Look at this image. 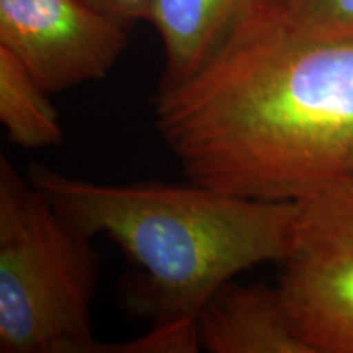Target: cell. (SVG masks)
I'll list each match as a JSON object with an SVG mask.
<instances>
[{"instance_id": "6da1fadb", "label": "cell", "mask_w": 353, "mask_h": 353, "mask_svg": "<svg viewBox=\"0 0 353 353\" xmlns=\"http://www.w3.org/2000/svg\"><path fill=\"white\" fill-rule=\"evenodd\" d=\"M156 126L193 183L299 201L353 169V37L262 13L193 77L159 90Z\"/></svg>"}, {"instance_id": "7a4b0ae2", "label": "cell", "mask_w": 353, "mask_h": 353, "mask_svg": "<svg viewBox=\"0 0 353 353\" xmlns=\"http://www.w3.org/2000/svg\"><path fill=\"white\" fill-rule=\"evenodd\" d=\"M28 179L79 231L114 242L138 268L132 306L154 325L196 321L211 294L290 252L299 203L193 183L107 185L34 164Z\"/></svg>"}, {"instance_id": "3957f363", "label": "cell", "mask_w": 353, "mask_h": 353, "mask_svg": "<svg viewBox=\"0 0 353 353\" xmlns=\"http://www.w3.org/2000/svg\"><path fill=\"white\" fill-rule=\"evenodd\" d=\"M90 241L0 154V353L100 352Z\"/></svg>"}, {"instance_id": "277c9868", "label": "cell", "mask_w": 353, "mask_h": 353, "mask_svg": "<svg viewBox=\"0 0 353 353\" xmlns=\"http://www.w3.org/2000/svg\"><path fill=\"white\" fill-rule=\"evenodd\" d=\"M298 203L276 288L312 353H353V174Z\"/></svg>"}, {"instance_id": "5b68a950", "label": "cell", "mask_w": 353, "mask_h": 353, "mask_svg": "<svg viewBox=\"0 0 353 353\" xmlns=\"http://www.w3.org/2000/svg\"><path fill=\"white\" fill-rule=\"evenodd\" d=\"M128 32L87 0H0V48L48 94L107 77Z\"/></svg>"}, {"instance_id": "8992f818", "label": "cell", "mask_w": 353, "mask_h": 353, "mask_svg": "<svg viewBox=\"0 0 353 353\" xmlns=\"http://www.w3.org/2000/svg\"><path fill=\"white\" fill-rule=\"evenodd\" d=\"M276 0H154L148 23L164 48V70L159 90L193 77L237 32L267 13Z\"/></svg>"}, {"instance_id": "52a82bcc", "label": "cell", "mask_w": 353, "mask_h": 353, "mask_svg": "<svg viewBox=\"0 0 353 353\" xmlns=\"http://www.w3.org/2000/svg\"><path fill=\"white\" fill-rule=\"evenodd\" d=\"M196 334L201 350L210 353H312L276 286L228 281L203 304Z\"/></svg>"}, {"instance_id": "ba28073f", "label": "cell", "mask_w": 353, "mask_h": 353, "mask_svg": "<svg viewBox=\"0 0 353 353\" xmlns=\"http://www.w3.org/2000/svg\"><path fill=\"white\" fill-rule=\"evenodd\" d=\"M48 95L23 65L0 48V123L12 144L33 151L63 141V125Z\"/></svg>"}, {"instance_id": "9c48e42d", "label": "cell", "mask_w": 353, "mask_h": 353, "mask_svg": "<svg viewBox=\"0 0 353 353\" xmlns=\"http://www.w3.org/2000/svg\"><path fill=\"white\" fill-rule=\"evenodd\" d=\"M267 13L306 33L353 37V0H276Z\"/></svg>"}, {"instance_id": "30bf717a", "label": "cell", "mask_w": 353, "mask_h": 353, "mask_svg": "<svg viewBox=\"0 0 353 353\" xmlns=\"http://www.w3.org/2000/svg\"><path fill=\"white\" fill-rule=\"evenodd\" d=\"M87 2L131 28L136 21H148L154 0H87Z\"/></svg>"}, {"instance_id": "8fae6325", "label": "cell", "mask_w": 353, "mask_h": 353, "mask_svg": "<svg viewBox=\"0 0 353 353\" xmlns=\"http://www.w3.org/2000/svg\"><path fill=\"white\" fill-rule=\"evenodd\" d=\"M352 174H353V169H352Z\"/></svg>"}]
</instances>
